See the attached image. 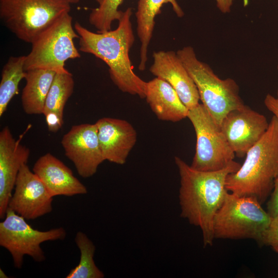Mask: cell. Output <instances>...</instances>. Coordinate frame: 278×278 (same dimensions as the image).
Wrapping results in <instances>:
<instances>
[{
	"mask_svg": "<svg viewBox=\"0 0 278 278\" xmlns=\"http://www.w3.org/2000/svg\"><path fill=\"white\" fill-rule=\"evenodd\" d=\"M266 107L278 119V99L270 94H267L264 99Z\"/></svg>",
	"mask_w": 278,
	"mask_h": 278,
	"instance_id": "484cf974",
	"label": "cell"
},
{
	"mask_svg": "<svg viewBox=\"0 0 278 278\" xmlns=\"http://www.w3.org/2000/svg\"><path fill=\"white\" fill-rule=\"evenodd\" d=\"M217 8L219 10L226 13L230 12L233 0H216Z\"/></svg>",
	"mask_w": 278,
	"mask_h": 278,
	"instance_id": "4316f807",
	"label": "cell"
},
{
	"mask_svg": "<svg viewBox=\"0 0 278 278\" xmlns=\"http://www.w3.org/2000/svg\"><path fill=\"white\" fill-rule=\"evenodd\" d=\"M99 4H101L103 0H95Z\"/></svg>",
	"mask_w": 278,
	"mask_h": 278,
	"instance_id": "4dcf8cb0",
	"label": "cell"
},
{
	"mask_svg": "<svg viewBox=\"0 0 278 278\" xmlns=\"http://www.w3.org/2000/svg\"><path fill=\"white\" fill-rule=\"evenodd\" d=\"M267 212L272 218H278V177L275 181L271 197L267 203Z\"/></svg>",
	"mask_w": 278,
	"mask_h": 278,
	"instance_id": "d4e9b609",
	"label": "cell"
},
{
	"mask_svg": "<svg viewBox=\"0 0 278 278\" xmlns=\"http://www.w3.org/2000/svg\"><path fill=\"white\" fill-rule=\"evenodd\" d=\"M74 88V80L71 73L55 75L43 113L49 131L56 132L62 127L64 123V109L73 93Z\"/></svg>",
	"mask_w": 278,
	"mask_h": 278,
	"instance_id": "ac0fdd59",
	"label": "cell"
},
{
	"mask_svg": "<svg viewBox=\"0 0 278 278\" xmlns=\"http://www.w3.org/2000/svg\"><path fill=\"white\" fill-rule=\"evenodd\" d=\"M61 144L66 157L83 178L93 176L105 161L100 148L96 124L73 126L65 134Z\"/></svg>",
	"mask_w": 278,
	"mask_h": 278,
	"instance_id": "30bf717a",
	"label": "cell"
},
{
	"mask_svg": "<svg viewBox=\"0 0 278 278\" xmlns=\"http://www.w3.org/2000/svg\"><path fill=\"white\" fill-rule=\"evenodd\" d=\"M277 71H278V64H277Z\"/></svg>",
	"mask_w": 278,
	"mask_h": 278,
	"instance_id": "d6a6232c",
	"label": "cell"
},
{
	"mask_svg": "<svg viewBox=\"0 0 278 278\" xmlns=\"http://www.w3.org/2000/svg\"><path fill=\"white\" fill-rule=\"evenodd\" d=\"M170 3L178 17H182L184 13L176 0H138L135 13L137 22V34L141 45L140 61H147L148 47L152 38L155 25V18L161 13V8L164 4Z\"/></svg>",
	"mask_w": 278,
	"mask_h": 278,
	"instance_id": "ffe728a7",
	"label": "cell"
},
{
	"mask_svg": "<svg viewBox=\"0 0 278 278\" xmlns=\"http://www.w3.org/2000/svg\"><path fill=\"white\" fill-rule=\"evenodd\" d=\"M71 4H76L80 2V0H67Z\"/></svg>",
	"mask_w": 278,
	"mask_h": 278,
	"instance_id": "f1b7e54d",
	"label": "cell"
},
{
	"mask_svg": "<svg viewBox=\"0 0 278 278\" xmlns=\"http://www.w3.org/2000/svg\"><path fill=\"white\" fill-rule=\"evenodd\" d=\"M0 277L1 278H7V277H8V276H7V275L5 273V272L1 268H0Z\"/></svg>",
	"mask_w": 278,
	"mask_h": 278,
	"instance_id": "83f0119b",
	"label": "cell"
},
{
	"mask_svg": "<svg viewBox=\"0 0 278 278\" xmlns=\"http://www.w3.org/2000/svg\"><path fill=\"white\" fill-rule=\"evenodd\" d=\"M73 19L66 13L58 19L31 43L30 53L25 56V71L48 70L56 74L69 72L65 63L80 57L74 44L79 36L72 24Z\"/></svg>",
	"mask_w": 278,
	"mask_h": 278,
	"instance_id": "52a82bcc",
	"label": "cell"
},
{
	"mask_svg": "<svg viewBox=\"0 0 278 278\" xmlns=\"http://www.w3.org/2000/svg\"><path fill=\"white\" fill-rule=\"evenodd\" d=\"M67 0H0V17L18 38L32 43L71 10Z\"/></svg>",
	"mask_w": 278,
	"mask_h": 278,
	"instance_id": "8992f818",
	"label": "cell"
},
{
	"mask_svg": "<svg viewBox=\"0 0 278 278\" xmlns=\"http://www.w3.org/2000/svg\"><path fill=\"white\" fill-rule=\"evenodd\" d=\"M25 56L10 57L4 65L0 82V116L6 111L12 98L19 93V85L24 79Z\"/></svg>",
	"mask_w": 278,
	"mask_h": 278,
	"instance_id": "44dd1931",
	"label": "cell"
},
{
	"mask_svg": "<svg viewBox=\"0 0 278 278\" xmlns=\"http://www.w3.org/2000/svg\"><path fill=\"white\" fill-rule=\"evenodd\" d=\"M145 98L160 120L175 123L187 117L189 110L177 93L167 82L160 78L147 82Z\"/></svg>",
	"mask_w": 278,
	"mask_h": 278,
	"instance_id": "e0dca14e",
	"label": "cell"
},
{
	"mask_svg": "<svg viewBox=\"0 0 278 278\" xmlns=\"http://www.w3.org/2000/svg\"><path fill=\"white\" fill-rule=\"evenodd\" d=\"M32 171L53 197L73 196L88 193L86 186L74 175L71 169L50 153L42 155L37 160Z\"/></svg>",
	"mask_w": 278,
	"mask_h": 278,
	"instance_id": "2e32d148",
	"label": "cell"
},
{
	"mask_svg": "<svg viewBox=\"0 0 278 278\" xmlns=\"http://www.w3.org/2000/svg\"><path fill=\"white\" fill-rule=\"evenodd\" d=\"M272 218L253 197H239L228 192L213 220L215 238L252 239L260 244Z\"/></svg>",
	"mask_w": 278,
	"mask_h": 278,
	"instance_id": "5b68a950",
	"label": "cell"
},
{
	"mask_svg": "<svg viewBox=\"0 0 278 278\" xmlns=\"http://www.w3.org/2000/svg\"><path fill=\"white\" fill-rule=\"evenodd\" d=\"M269 124L264 115L245 105L229 112L220 129L235 155L242 158L262 137Z\"/></svg>",
	"mask_w": 278,
	"mask_h": 278,
	"instance_id": "8fae6325",
	"label": "cell"
},
{
	"mask_svg": "<svg viewBox=\"0 0 278 278\" xmlns=\"http://www.w3.org/2000/svg\"><path fill=\"white\" fill-rule=\"evenodd\" d=\"M124 0H103L99 6L92 9L89 17L90 23L98 30L104 32L111 30L113 21L119 20L123 11L118 10Z\"/></svg>",
	"mask_w": 278,
	"mask_h": 278,
	"instance_id": "603a6c76",
	"label": "cell"
},
{
	"mask_svg": "<svg viewBox=\"0 0 278 278\" xmlns=\"http://www.w3.org/2000/svg\"><path fill=\"white\" fill-rule=\"evenodd\" d=\"M95 124L105 160L124 164L136 142L134 128L126 120L111 117L100 118Z\"/></svg>",
	"mask_w": 278,
	"mask_h": 278,
	"instance_id": "9a60e30c",
	"label": "cell"
},
{
	"mask_svg": "<svg viewBox=\"0 0 278 278\" xmlns=\"http://www.w3.org/2000/svg\"><path fill=\"white\" fill-rule=\"evenodd\" d=\"M175 162L180 178V216L200 228L204 247L212 246L214 218L228 192L227 177L237 171L241 165L234 161L224 169L203 171L193 168L178 157H175Z\"/></svg>",
	"mask_w": 278,
	"mask_h": 278,
	"instance_id": "6da1fadb",
	"label": "cell"
},
{
	"mask_svg": "<svg viewBox=\"0 0 278 278\" xmlns=\"http://www.w3.org/2000/svg\"><path fill=\"white\" fill-rule=\"evenodd\" d=\"M274 250L278 253V245H275L272 247Z\"/></svg>",
	"mask_w": 278,
	"mask_h": 278,
	"instance_id": "f546056e",
	"label": "cell"
},
{
	"mask_svg": "<svg viewBox=\"0 0 278 278\" xmlns=\"http://www.w3.org/2000/svg\"><path fill=\"white\" fill-rule=\"evenodd\" d=\"M75 241L80 253L78 264L70 271L66 278H103L105 274L96 265L94 260L96 247L87 235L77 232Z\"/></svg>",
	"mask_w": 278,
	"mask_h": 278,
	"instance_id": "7402d4cb",
	"label": "cell"
},
{
	"mask_svg": "<svg viewBox=\"0 0 278 278\" xmlns=\"http://www.w3.org/2000/svg\"><path fill=\"white\" fill-rule=\"evenodd\" d=\"M8 208L24 217L34 220L53 210V197L27 164L21 168Z\"/></svg>",
	"mask_w": 278,
	"mask_h": 278,
	"instance_id": "7c38bea8",
	"label": "cell"
},
{
	"mask_svg": "<svg viewBox=\"0 0 278 278\" xmlns=\"http://www.w3.org/2000/svg\"><path fill=\"white\" fill-rule=\"evenodd\" d=\"M260 244L271 247L278 245V218L272 219L270 224L263 234Z\"/></svg>",
	"mask_w": 278,
	"mask_h": 278,
	"instance_id": "cb8c5ba5",
	"label": "cell"
},
{
	"mask_svg": "<svg viewBox=\"0 0 278 278\" xmlns=\"http://www.w3.org/2000/svg\"><path fill=\"white\" fill-rule=\"evenodd\" d=\"M237 171L228 175L225 187L239 197H253L262 204L278 177V119L273 115L262 137L248 151Z\"/></svg>",
	"mask_w": 278,
	"mask_h": 278,
	"instance_id": "3957f363",
	"label": "cell"
},
{
	"mask_svg": "<svg viewBox=\"0 0 278 278\" xmlns=\"http://www.w3.org/2000/svg\"><path fill=\"white\" fill-rule=\"evenodd\" d=\"M56 74L54 71L44 69L26 71V83L21 102L27 114H43L45 100Z\"/></svg>",
	"mask_w": 278,
	"mask_h": 278,
	"instance_id": "d6986e66",
	"label": "cell"
},
{
	"mask_svg": "<svg viewBox=\"0 0 278 278\" xmlns=\"http://www.w3.org/2000/svg\"><path fill=\"white\" fill-rule=\"evenodd\" d=\"M132 14V8H128L118 20L117 27L104 32H92L78 22L74 27L79 36V50L104 61L112 81L121 91L145 98L147 82L133 72L129 54L135 40Z\"/></svg>",
	"mask_w": 278,
	"mask_h": 278,
	"instance_id": "7a4b0ae2",
	"label": "cell"
},
{
	"mask_svg": "<svg viewBox=\"0 0 278 278\" xmlns=\"http://www.w3.org/2000/svg\"><path fill=\"white\" fill-rule=\"evenodd\" d=\"M30 128V127H29ZM29 128L15 139L7 126L0 132V218L4 219L19 172L27 164L30 150L20 141Z\"/></svg>",
	"mask_w": 278,
	"mask_h": 278,
	"instance_id": "4fadbf2b",
	"label": "cell"
},
{
	"mask_svg": "<svg viewBox=\"0 0 278 278\" xmlns=\"http://www.w3.org/2000/svg\"><path fill=\"white\" fill-rule=\"evenodd\" d=\"M66 236L62 227L44 231L34 229L24 217L8 208L5 218L0 222V246L9 251L14 266L18 269L22 268L25 255L37 262L44 261L45 256L41 244L63 240Z\"/></svg>",
	"mask_w": 278,
	"mask_h": 278,
	"instance_id": "9c48e42d",
	"label": "cell"
},
{
	"mask_svg": "<svg viewBox=\"0 0 278 278\" xmlns=\"http://www.w3.org/2000/svg\"><path fill=\"white\" fill-rule=\"evenodd\" d=\"M187 118L196 133V151L191 165L203 171L224 169L235 161V154L220 127L202 103L188 110Z\"/></svg>",
	"mask_w": 278,
	"mask_h": 278,
	"instance_id": "ba28073f",
	"label": "cell"
},
{
	"mask_svg": "<svg viewBox=\"0 0 278 278\" xmlns=\"http://www.w3.org/2000/svg\"><path fill=\"white\" fill-rule=\"evenodd\" d=\"M276 98H277V99H278V88H277V96H276Z\"/></svg>",
	"mask_w": 278,
	"mask_h": 278,
	"instance_id": "1f68e13d",
	"label": "cell"
},
{
	"mask_svg": "<svg viewBox=\"0 0 278 278\" xmlns=\"http://www.w3.org/2000/svg\"><path fill=\"white\" fill-rule=\"evenodd\" d=\"M177 54L194 80L202 104L220 128L229 112L245 106L238 84L232 78H220L210 65L197 58L192 47H184Z\"/></svg>",
	"mask_w": 278,
	"mask_h": 278,
	"instance_id": "277c9868",
	"label": "cell"
},
{
	"mask_svg": "<svg viewBox=\"0 0 278 278\" xmlns=\"http://www.w3.org/2000/svg\"><path fill=\"white\" fill-rule=\"evenodd\" d=\"M152 57L150 72L167 82L188 110L197 106L200 100L197 86L177 52L159 51L154 52Z\"/></svg>",
	"mask_w": 278,
	"mask_h": 278,
	"instance_id": "5bb4252c",
	"label": "cell"
}]
</instances>
